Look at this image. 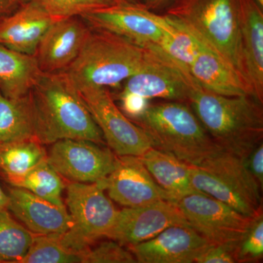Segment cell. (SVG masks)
Wrapping results in <instances>:
<instances>
[{
    "mask_svg": "<svg viewBox=\"0 0 263 263\" xmlns=\"http://www.w3.org/2000/svg\"><path fill=\"white\" fill-rule=\"evenodd\" d=\"M255 0H238L243 65L254 98L263 103V11Z\"/></svg>",
    "mask_w": 263,
    "mask_h": 263,
    "instance_id": "cell-18",
    "label": "cell"
},
{
    "mask_svg": "<svg viewBox=\"0 0 263 263\" xmlns=\"http://www.w3.org/2000/svg\"><path fill=\"white\" fill-rule=\"evenodd\" d=\"M262 8H263V0H255Z\"/></svg>",
    "mask_w": 263,
    "mask_h": 263,
    "instance_id": "cell-40",
    "label": "cell"
},
{
    "mask_svg": "<svg viewBox=\"0 0 263 263\" xmlns=\"http://www.w3.org/2000/svg\"><path fill=\"white\" fill-rule=\"evenodd\" d=\"M54 22L35 0H32L0 20V45L34 56L41 38Z\"/></svg>",
    "mask_w": 263,
    "mask_h": 263,
    "instance_id": "cell-19",
    "label": "cell"
},
{
    "mask_svg": "<svg viewBox=\"0 0 263 263\" xmlns=\"http://www.w3.org/2000/svg\"><path fill=\"white\" fill-rule=\"evenodd\" d=\"M54 21L81 17L93 10L114 5L110 0H35Z\"/></svg>",
    "mask_w": 263,
    "mask_h": 263,
    "instance_id": "cell-30",
    "label": "cell"
},
{
    "mask_svg": "<svg viewBox=\"0 0 263 263\" xmlns=\"http://www.w3.org/2000/svg\"><path fill=\"white\" fill-rule=\"evenodd\" d=\"M131 121L146 133L152 147L193 167H200L221 148L183 102H151L141 117Z\"/></svg>",
    "mask_w": 263,
    "mask_h": 263,
    "instance_id": "cell-3",
    "label": "cell"
},
{
    "mask_svg": "<svg viewBox=\"0 0 263 263\" xmlns=\"http://www.w3.org/2000/svg\"><path fill=\"white\" fill-rule=\"evenodd\" d=\"M245 164L249 173L262 190L263 186V143H259L245 159Z\"/></svg>",
    "mask_w": 263,
    "mask_h": 263,
    "instance_id": "cell-35",
    "label": "cell"
},
{
    "mask_svg": "<svg viewBox=\"0 0 263 263\" xmlns=\"http://www.w3.org/2000/svg\"><path fill=\"white\" fill-rule=\"evenodd\" d=\"M197 41L198 50L189 70L199 86L224 96L254 97L248 81L238 71L202 40Z\"/></svg>",
    "mask_w": 263,
    "mask_h": 263,
    "instance_id": "cell-17",
    "label": "cell"
},
{
    "mask_svg": "<svg viewBox=\"0 0 263 263\" xmlns=\"http://www.w3.org/2000/svg\"><path fill=\"white\" fill-rule=\"evenodd\" d=\"M78 89L104 139L116 155L141 157L152 148L146 133L116 105L108 88L85 86Z\"/></svg>",
    "mask_w": 263,
    "mask_h": 263,
    "instance_id": "cell-7",
    "label": "cell"
},
{
    "mask_svg": "<svg viewBox=\"0 0 263 263\" xmlns=\"http://www.w3.org/2000/svg\"><path fill=\"white\" fill-rule=\"evenodd\" d=\"M238 245H215L210 243L204 249L195 262L197 263H235L237 262L236 253Z\"/></svg>",
    "mask_w": 263,
    "mask_h": 263,
    "instance_id": "cell-33",
    "label": "cell"
},
{
    "mask_svg": "<svg viewBox=\"0 0 263 263\" xmlns=\"http://www.w3.org/2000/svg\"><path fill=\"white\" fill-rule=\"evenodd\" d=\"M89 27L103 29L146 47L158 46L170 19L147 9L142 3L114 4L81 16Z\"/></svg>",
    "mask_w": 263,
    "mask_h": 263,
    "instance_id": "cell-10",
    "label": "cell"
},
{
    "mask_svg": "<svg viewBox=\"0 0 263 263\" xmlns=\"http://www.w3.org/2000/svg\"><path fill=\"white\" fill-rule=\"evenodd\" d=\"M199 168L205 170L224 180L249 197L256 205L262 206V190L246 167L245 159L221 148Z\"/></svg>",
    "mask_w": 263,
    "mask_h": 263,
    "instance_id": "cell-22",
    "label": "cell"
},
{
    "mask_svg": "<svg viewBox=\"0 0 263 263\" xmlns=\"http://www.w3.org/2000/svg\"><path fill=\"white\" fill-rule=\"evenodd\" d=\"M117 156L95 142L63 139L52 143L46 160L71 182L99 183L114 171Z\"/></svg>",
    "mask_w": 263,
    "mask_h": 263,
    "instance_id": "cell-11",
    "label": "cell"
},
{
    "mask_svg": "<svg viewBox=\"0 0 263 263\" xmlns=\"http://www.w3.org/2000/svg\"><path fill=\"white\" fill-rule=\"evenodd\" d=\"M46 157V151L36 139L0 143V171L7 181L27 174Z\"/></svg>",
    "mask_w": 263,
    "mask_h": 263,
    "instance_id": "cell-25",
    "label": "cell"
},
{
    "mask_svg": "<svg viewBox=\"0 0 263 263\" xmlns=\"http://www.w3.org/2000/svg\"><path fill=\"white\" fill-rule=\"evenodd\" d=\"M19 263H84V254L67 248L57 235H35Z\"/></svg>",
    "mask_w": 263,
    "mask_h": 263,
    "instance_id": "cell-28",
    "label": "cell"
},
{
    "mask_svg": "<svg viewBox=\"0 0 263 263\" xmlns=\"http://www.w3.org/2000/svg\"><path fill=\"white\" fill-rule=\"evenodd\" d=\"M42 72L35 57L0 45V93L6 98L28 95Z\"/></svg>",
    "mask_w": 263,
    "mask_h": 263,
    "instance_id": "cell-20",
    "label": "cell"
},
{
    "mask_svg": "<svg viewBox=\"0 0 263 263\" xmlns=\"http://www.w3.org/2000/svg\"><path fill=\"white\" fill-rule=\"evenodd\" d=\"M175 0H142V4L152 11L165 10Z\"/></svg>",
    "mask_w": 263,
    "mask_h": 263,
    "instance_id": "cell-37",
    "label": "cell"
},
{
    "mask_svg": "<svg viewBox=\"0 0 263 263\" xmlns=\"http://www.w3.org/2000/svg\"><path fill=\"white\" fill-rule=\"evenodd\" d=\"M110 198L124 207L143 206L174 197L159 186L146 166L136 156H117L114 171L99 182Z\"/></svg>",
    "mask_w": 263,
    "mask_h": 263,
    "instance_id": "cell-13",
    "label": "cell"
},
{
    "mask_svg": "<svg viewBox=\"0 0 263 263\" xmlns=\"http://www.w3.org/2000/svg\"><path fill=\"white\" fill-rule=\"evenodd\" d=\"M91 30L81 17L51 24L38 44L34 57L43 72L65 70L77 58Z\"/></svg>",
    "mask_w": 263,
    "mask_h": 263,
    "instance_id": "cell-15",
    "label": "cell"
},
{
    "mask_svg": "<svg viewBox=\"0 0 263 263\" xmlns=\"http://www.w3.org/2000/svg\"><path fill=\"white\" fill-rule=\"evenodd\" d=\"M168 18L169 27L157 47L174 61L189 69L196 56L198 41L187 29Z\"/></svg>",
    "mask_w": 263,
    "mask_h": 263,
    "instance_id": "cell-29",
    "label": "cell"
},
{
    "mask_svg": "<svg viewBox=\"0 0 263 263\" xmlns=\"http://www.w3.org/2000/svg\"><path fill=\"white\" fill-rule=\"evenodd\" d=\"M139 158L159 186L174 197V201L192 194H203L192 184L190 165L174 156L152 147Z\"/></svg>",
    "mask_w": 263,
    "mask_h": 263,
    "instance_id": "cell-21",
    "label": "cell"
},
{
    "mask_svg": "<svg viewBox=\"0 0 263 263\" xmlns=\"http://www.w3.org/2000/svg\"><path fill=\"white\" fill-rule=\"evenodd\" d=\"M190 173L192 184L200 193L229 205L249 217H256L262 214V206L256 205L239 190L212 173L191 165Z\"/></svg>",
    "mask_w": 263,
    "mask_h": 263,
    "instance_id": "cell-24",
    "label": "cell"
},
{
    "mask_svg": "<svg viewBox=\"0 0 263 263\" xmlns=\"http://www.w3.org/2000/svg\"><path fill=\"white\" fill-rule=\"evenodd\" d=\"M149 47L91 27L77 58L65 70L77 89L118 88L145 65Z\"/></svg>",
    "mask_w": 263,
    "mask_h": 263,
    "instance_id": "cell-4",
    "label": "cell"
},
{
    "mask_svg": "<svg viewBox=\"0 0 263 263\" xmlns=\"http://www.w3.org/2000/svg\"><path fill=\"white\" fill-rule=\"evenodd\" d=\"M189 105L216 144L245 159L263 138L262 103L251 95L224 96L194 85Z\"/></svg>",
    "mask_w": 263,
    "mask_h": 263,
    "instance_id": "cell-2",
    "label": "cell"
},
{
    "mask_svg": "<svg viewBox=\"0 0 263 263\" xmlns=\"http://www.w3.org/2000/svg\"><path fill=\"white\" fill-rule=\"evenodd\" d=\"M164 15L209 45L247 79L238 0H175Z\"/></svg>",
    "mask_w": 263,
    "mask_h": 263,
    "instance_id": "cell-5",
    "label": "cell"
},
{
    "mask_svg": "<svg viewBox=\"0 0 263 263\" xmlns=\"http://www.w3.org/2000/svg\"><path fill=\"white\" fill-rule=\"evenodd\" d=\"M173 202L193 229L215 245H239L255 218L243 215L205 194H192Z\"/></svg>",
    "mask_w": 263,
    "mask_h": 263,
    "instance_id": "cell-8",
    "label": "cell"
},
{
    "mask_svg": "<svg viewBox=\"0 0 263 263\" xmlns=\"http://www.w3.org/2000/svg\"><path fill=\"white\" fill-rule=\"evenodd\" d=\"M32 0H0V20L8 16Z\"/></svg>",
    "mask_w": 263,
    "mask_h": 263,
    "instance_id": "cell-36",
    "label": "cell"
},
{
    "mask_svg": "<svg viewBox=\"0 0 263 263\" xmlns=\"http://www.w3.org/2000/svg\"><path fill=\"white\" fill-rule=\"evenodd\" d=\"M210 243L191 227L175 226L127 248L137 262L193 263Z\"/></svg>",
    "mask_w": 263,
    "mask_h": 263,
    "instance_id": "cell-14",
    "label": "cell"
},
{
    "mask_svg": "<svg viewBox=\"0 0 263 263\" xmlns=\"http://www.w3.org/2000/svg\"><path fill=\"white\" fill-rule=\"evenodd\" d=\"M8 210L34 235H60L71 227L65 205L60 206L24 189L12 186Z\"/></svg>",
    "mask_w": 263,
    "mask_h": 263,
    "instance_id": "cell-16",
    "label": "cell"
},
{
    "mask_svg": "<svg viewBox=\"0 0 263 263\" xmlns=\"http://www.w3.org/2000/svg\"><path fill=\"white\" fill-rule=\"evenodd\" d=\"M30 97L35 139L41 144L63 139L103 143L100 128L65 70L42 72Z\"/></svg>",
    "mask_w": 263,
    "mask_h": 263,
    "instance_id": "cell-1",
    "label": "cell"
},
{
    "mask_svg": "<svg viewBox=\"0 0 263 263\" xmlns=\"http://www.w3.org/2000/svg\"><path fill=\"white\" fill-rule=\"evenodd\" d=\"M35 139L30 92L22 98H6L0 93V143Z\"/></svg>",
    "mask_w": 263,
    "mask_h": 263,
    "instance_id": "cell-23",
    "label": "cell"
},
{
    "mask_svg": "<svg viewBox=\"0 0 263 263\" xmlns=\"http://www.w3.org/2000/svg\"><path fill=\"white\" fill-rule=\"evenodd\" d=\"M136 257L129 249L115 240H108L90 248L84 253V263H135Z\"/></svg>",
    "mask_w": 263,
    "mask_h": 263,
    "instance_id": "cell-32",
    "label": "cell"
},
{
    "mask_svg": "<svg viewBox=\"0 0 263 263\" xmlns=\"http://www.w3.org/2000/svg\"><path fill=\"white\" fill-rule=\"evenodd\" d=\"M34 236L12 217L8 209H0V262H20Z\"/></svg>",
    "mask_w": 263,
    "mask_h": 263,
    "instance_id": "cell-27",
    "label": "cell"
},
{
    "mask_svg": "<svg viewBox=\"0 0 263 263\" xmlns=\"http://www.w3.org/2000/svg\"><path fill=\"white\" fill-rule=\"evenodd\" d=\"M118 99L121 103V110L131 120L141 117L152 101L138 95L123 91L118 94Z\"/></svg>",
    "mask_w": 263,
    "mask_h": 263,
    "instance_id": "cell-34",
    "label": "cell"
},
{
    "mask_svg": "<svg viewBox=\"0 0 263 263\" xmlns=\"http://www.w3.org/2000/svg\"><path fill=\"white\" fill-rule=\"evenodd\" d=\"M263 257V214L256 216L237 249V262H259Z\"/></svg>",
    "mask_w": 263,
    "mask_h": 263,
    "instance_id": "cell-31",
    "label": "cell"
},
{
    "mask_svg": "<svg viewBox=\"0 0 263 263\" xmlns=\"http://www.w3.org/2000/svg\"><path fill=\"white\" fill-rule=\"evenodd\" d=\"M66 205L71 227L57 236L67 248L84 254L97 240L107 236L118 212L98 183H69Z\"/></svg>",
    "mask_w": 263,
    "mask_h": 263,
    "instance_id": "cell-6",
    "label": "cell"
},
{
    "mask_svg": "<svg viewBox=\"0 0 263 263\" xmlns=\"http://www.w3.org/2000/svg\"><path fill=\"white\" fill-rule=\"evenodd\" d=\"M195 81L187 67L174 61L160 48L150 46L146 64L124 81L123 92L152 100L188 104Z\"/></svg>",
    "mask_w": 263,
    "mask_h": 263,
    "instance_id": "cell-9",
    "label": "cell"
},
{
    "mask_svg": "<svg viewBox=\"0 0 263 263\" xmlns=\"http://www.w3.org/2000/svg\"><path fill=\"white\" fill-rule=\"evenodd\" d=\"M114 4H120V3H142V0H110Z\"/></svg>",
    "mask_w": 263,
    "mask_h": 263,
    "instance_id": "cell-39",
    "label": "cell"
},
{
    "mask_svg": "<svg viewBox=\"0 0 263 263\" xmlns=\"http://www.w3.org/2000/svg\"><path fill=\"white\" fill-rule=\"evenodd\" d=\"M12 186L24 189L60 206L65 205L62 200L65 183L62 176L45 160L27 174L8 181Z\"/></svg>",
    "mask_w": 263,
    "mask_h": 263,
    "instance_id": "cell-26",
    "label": "cell"
},
{
    "mask_svg": "<svg viewBox=\"0 0 263 263\" xmlns=\"http://www.w3.org/2000/svg\"><path fill=\"white\" fill-rule=\"evenodd\" d=\"M175 226L190 227L174 202L160 200L118 211L106 237L124 247H129L152 239L164 230Z\"/></svg>",
    "mask_w": 263,
    "mask_h": 263,
    "instance_id": "cell-12",
    "label": "cell"
},
{
    "mask_svg": "<svg viewBox=\"0 0 263 263\" xmlns=\"http://www.w3.org/2000/svg\"><path fill=\"white\" fill-rule=\"evenodd\" d=\"M8 201H9V198H8V194L5 193L0 186V209H8Z\"/></svg>",
    "mask_w": 263,
    "mask_h": 263,
    "instance_id": "cell-38",
    "label": "cell"
}]
</instances>
